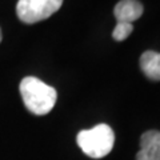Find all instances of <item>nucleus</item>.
<instances>
[{"instance_id":"obj_6","label":"nucleus","mask_w":160,"mask_h":160,"mask_svg":"<svg viewBox=\"0 0 160 160\" xmlns=\"http://www.w3.org/2000/svg\"><path fill=\"white\" fill-rule=\"evenodd\" d=\"M140 68L143 73L153 82L160 80V53L155 51H146L140 56Z\"/></svg>"},{"instance_id":"obj_7","label":"nucleus","mask_w":160,"mask_h":160,"mask_svg":"<svg viewBox=\"0 0 160 160\" xmlns=\"http://www.w3.org/2000/svg\"><path fill=\"white\" fill-rule=\"evenodd\" d=\"M132 31H133V26L131 23H116V27H115L112 32V38L116 42H123L132 33Z\"/></svg>"},{"instance_id":"obj_3","label":"nucleus","mask_w":160,"mask_h":160,"mask_svg":"<svg viewBox=\"0 0 160 160\" xmlns=\"http://www.w3.org/2000/svg\"><path fill=\"white\" fill-rule=\"evenodd\" d=\"M63 0H19L16 6L18 18L26 24H33L59 11Z\"/></svg>"},{"instance_id":"obj_2","label":"nucleus","mask_w":160,"mask_h":160,"mask_svg":"<svg viewBox=\"0 0 160 160\" xmlns=\"http://www.w3.org/2000/svg\"><path fill=\"white\" fill-rule=\"evenodd\" d=\"M78 144L80 149L89 158L102 159L112 151L115 133L108 124H98L91 129H83L78 133Z\"/></svg>"},{"instance_id":"obj_4","label":"nucleus","mask_w":160,"mask_h":160,"mask_svg":"<svg viewBox=\"0 0 160 160\" xmlns=\"http://www.w3.org/2000/svg\"><path fill=\"white\" fill-rule=\"evenodd\" d=\"M136 160H160V132L147 131L140 138V151Z\"/></svg>"},{"instance_id":"obj_1","label":"nucleus","mask_w":160,"mask_h":160,"mask_svg":"<svg viewBox=\"0 0 160 160\" xmlns=\"http://www.w3.org/2000/svg\"><path fill=\"white\" fill-rule=\"evenodd\" d=\"M20 95L29 112L33 115H47L55 107L58 92L38 78L27 76L20 82Z\"/></svg>"},{"instance_id":"obj_8","label":"nucleus","mask_w":160,"mask_h":160,"mask_svg":"<svg viewBox=\"0 0 160 160\" xmlns=\"http://www.w3.org/2000/svg\"><path fill=\"white\" fill-rule=\"evenodd\" d=\"M2 39H3V35H2V29H0V42H2Z\"/></svg>"},{"instance_id":"obj_5","label":"nucleus","mask_w":160,"mask_h":160,"mask_svg":"<svg viewBox=\"0 0 160 160\" xmlns=\"http://www.w3.org/2000/svg\"><path fill=\"white\" fill-rule=\"evenodd\" d=\"M113 15L118 23H133L143 15V6L138 0H120L115 6Z\"/></svg>"}]
</instances>
